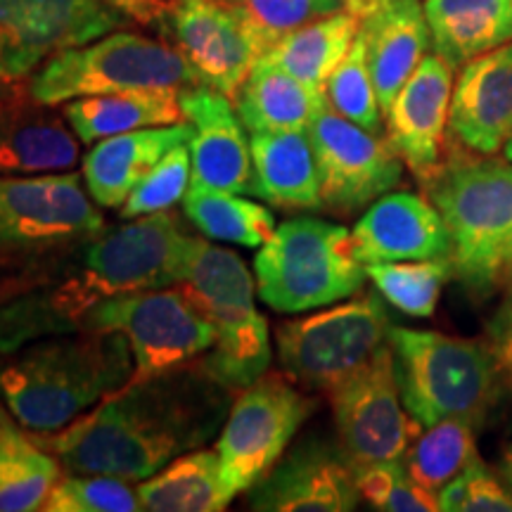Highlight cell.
I'll return each mask as SVG.
<instances>
[{
  "label": "cell",
  "instance_id": "836d02e7",
  "mask_svg": "<svg viewBox=\"0 0 512 512\" xmlns=\"http://www.w3.org/2000/svg\"><path fill=\"white\" fill-rule=\"evenodd\" d=\"M366 273L377 292L401 313L413 318H432L441 290L453 278V264L451 259L387 261L368 264Z\"/></svg>",
  "mask_w": 512,
  "mask_h": 512
},
{
  "label": "cell",
  "instance_id": "603a6c76",
  "mask_svg": "<svg viewBox=\"0 0 512 512\" xmlns=\"http://www.w3.org/2000/svg\"><path fill=\"white\" fill-rule=\"evenodd\" d=\"M361 36L382 114L432 46L420 0H363Z\"/></svg>",
  "mask_w": 512,
  "mask_h": 512
},
{
  "label": "cell",
  "instance_id": "bcb514c9",
  "mask_svg": "<svg viewBox=\"0 0 512 512\" xmlns=\"http://www.w3.org/2000/svg\"><path fill=\"white\" fill-rule=\"evenodd\" d=\"M12 91H15V88H12L8 81H3V79H0V100H5V98H8V95H10Z\"/></svg>",
  "mask_w": 512,
  "mask_h": 512
},
{
  "label": "cell",
  "instance_id": "4dcf8cb0",
  "mask_svg": "<svg viewBox=\"0 0 512 512\" xmlns=\"http://www.w3.org/2000/svg\"><path fill=\"white\" fill-rule=\"evenodd\" d=\"M62 463L46 446L3 415L0 434V512L43 510L62 477Z\"/></svg>",
  "mask_w": 512,
  "mask_h": 512
},
{
  "label": "cell",
  "instance_id": "7c38bea8",
  "mask_svg": "<svg viewBox=\"0 0 512 512\" xmlns=\"http://www.w3.org/2000/svg\"><path fill=\"white\" fill-rule=\"evenodd\" d=\"M313 411L316 399L285 373H264L242 389L216 439L221 475L230 494L238 496L259 484L285 456Z\"/></svg>",
  "mask_w": 512,
  "mask_h": 512
},
{
  "label": "cell",
  "instance_id": "ba28073f",
  "mask_svg": "<svg viewBox=\"0 0 512 512\" xmlns=\"http://www.w3.org/2000/svg\"><path fill=\"white\" fill-rule=\"evenodd\" d=\"M256 294L278 313H304L354 297L366 285L351 230L313 216L280 223L254 256Z\"/></svg>",
  "mask_w": 512,
  "mask_h": 512
},
{
  "label": "cell",
  "instance_id": "2e32d148",
  "mask_svg": "<svg viewBox=\"0 0 512 512\" xmlns=\"http://www.w3.org/2000/svg\"><path fill=\"white\" fill-rule=\"evenodd\" d=\"M166 41L181 50L204 86L230 100L264 55L240 12L221 0H183L171 17Z\"/></svg>",
  "mask_w": 512,
  "mask_h": 512
},
{
  "label": "cell",
  "instance_id": "ab89813d",
  "mask_svg": "<svg viewBox=\"0 0 512 512\" xmlns=\"http://www.w3.org/2000/svg\"><path fill=\"white\" fill-rule=\"evenodd\" d=\"M444 512H512V491L491 475L482 458H475L460 475L437 491Z\"/></svg>",
  "mask_w": 512,
  "mask_h": 512
},
{
  "label": "cell",
  "instance_id": "9c48e42d",
  "mask_svg": "<svg viewBox=\"0 0 512 512\" xmlns=\"http://www.w3.org/2000/svg\"><path fill=\"white\" fill-rule=\"evenodd\" d=\"M204 86L174 43L133 31H112L91 43L50 57L29 81V93L46 105H64L88 95L136 88Z\"/></svg>",
  "mask_w": 512,
  "mask_h": 512
},
{
  "label": "cell",
  "instance_id": "f546056e",
  "mask_svg": "<svg viewBox=\"0 0 512 512\" xmlns=\"http://www.w3.org/2000/svg\"><path fill=\"white\" fill-rule=\"evenodd\" d=\"M358 29H361V12H335L290 31L261 57L318 91H325V83L349 53Z\"/></svg>",
  "mask_w": 512,
  "mask_h": 512
},
{
  "label": "cell",
  "instance_id": "cb8c5ba5",
  "mask_svg": "<svg viewBox=\"0 0 512 512\" xmlns=\"http://www.w3.org/2000/svg\"><path fill=\"white\" fill-rule=\"evenodd\" d=\"M188 121L128 131L91 145L81 162V176L100 209H119L136 185L178 145L188 143Z\"/></svg>",
  "mask_w": 512,
  "mask_h": 512
},
{
  "label": "cell",
  "instance_id": "277c9868",
  "mask_svg": "<svg viewBox=\"0 0 512 512\" xmlns=\"http://www.w3.org/2000/svg\"><path fill=\"white\" fill-rule=\"evenodd\" d=\"M420 188L451 235L453 278L475 297H489L503 285L512 247V162L472 155L448 140L444 162Z\"/></svg>",
  "mask_w": 512,
  "mask_h": 512
},
{
  "label": "cell",
  "instance_id": "e0dca14e",
  "mask_svg": "<svg viewBox=\"0 0 512 512\" xmlns=\"http://www.w3.org/2000/svg\"><path fill=\"white\" fill-rule=\"evenodd\" d=\"M249 508L259 512H347L361 494L356 472L342 448L323 439H306L273 465L249 489Z\"/></svg>",
  "mask_w": 512,
  "mask_h": 512
},
{
  "label": "cell",
  "instance_id": "d4e9b609",
  "mask_svg": "<svg viewBox=\"0 0 512 512\" xmlns=\"http://www.w3.org/2000/svg\"><path fill=\"white\" fill-rule=\"evenodd\" d=\"M256 197L285 211L320 209L316 152L306 131L249 133Z\"/></svg>",
  "mask_w": 512,
  "mask_h": 512
},
{
  "label": "cell",
  "instance_id": "681fc988",
  "mask_svg": "<svg viewBox=\"0 0 512 512\" xmlns=\"http://www.w3.org/2000/svg\"><path fill=\"white\" fill-rule=\"evenodd\" d=\"M221 3H230V0H221Z\"/></svg>",
  "mask_w": 512,
  "mask_h": 512
},
{
  "label": "cell",
  "instance_id": "30bf717a",
  "mask_svg": "<svg viewBox=\"0 0 512 512\" xmlns=\"http://www.w3.org/2000/svg\"><path fill=\"white\" fill-rule=\"evenodd\" d=\"M389 330L392 320L373 292L285 320L275 330L280 368L302 389L328 396L389 342Z\"/></svg>",
  "mask_w": 512,
  "mask_h": 512
},
{
  "label": "cell",
  "instance_id": "8d00e7d4",
  "mask_svg": "<svg viewBox=\"0 0 512 512\" xmlns=\"http://www.w3.org/2000/svg\"><path fill=\"white\" fill-rule=\"evenodd\" d=\"M112 475H83L62 472L60 482L50 491L46 512H138L143 510L138 486Z\"/></svg>",
  "mask_w": 512,
  "mask_h": 512
},
{
  "label": "cell",
  "instance_id": "7bdbcfd3",
  "mask_svg": "<svg viewBox=\"0 0 512 512\" xmlns=\"http://www.w3.org/2000/svg\"><path fill=\"white\" fill-rule=\"evenodd\" d=\"M62 271V268H60ZM60 271L48 273V271H34V273H17V275H5L0 278V306L8 304L10 299L19 297V294L38 290V287L53 283V280L60 275Z\"/></svg>",
  "mask_w": 512,
  "mask_h": 512
},
{
  "label": "cell",
  "instance_id": "d590c367",
  "mask_svg": "<svg viewBox=\"0 0 512 512\" xmlns=\"http://www.w3.org/2000/svg\"><path fill=\"white\" fill-rule=\"evenodd\" d=\"M259 41L261 53L290 31L342 10L361 12L363 0H230Z\"/></svg>",
  "mask_w": 512,
  "mask_h": 512
},
{
  "label": "cell",
  "instance_id": "c3c4849f",
  "mask_svg": "<svg viewBox=\"0 0 512 512\" xmlns=\"http://www.w3.org/2000/svg\"><path fill=\"white\" fill-rule=\"evenodd\" d=\"M3 415H5V411H0V434H3Z\"/></svg>",
  "mask_w": 512,
  "mask_h": 512
},
{
  "label": "cell",
  "instance_id": "9a60e30c",
  "mask_svg": "<svg viewBox=\"0 0 512 512\" xmlns=\"http://www.w3.org/2000/svg\"><path fill=\"white\" fill-rule=\"evenodd\" d=\"M124 24L107 0H0V79H27L53 55Z\"/></svg>",
  "mask_w": 512,
  "mask_h": 512
},
{
  "label": "cell",
  "instance_id": "52a82bcc",
  "mask_svg": "<svg viewBox=\"0 0 512 512\" xmlns=\"http://www.w3.org/2000/svg\"><path fill=\"white\" fill-rule=\"evenodd\" d=\"M107 228L83 176H0V278L55 273Z\"/></svg>",
  "mask_w": 512,
  "mask_h": 512
},
{
  "label": "cell",
  "instance_id": "ee69618b",
  "mask_svg": "<svg viewBox=\"0 0 512 512\" xmlns=\"http://www.w3.org/2000/svg\"><path fill=\"white\" fill-rule=\"evenodd\" d=\"M501 475L505 479V484H508V489L512 491V446H508V451H505V456H503Z\"/></svg>",
  "mask_w": 512,
  "mask_h": 512
},
{
  "label": "cell",
  "instance_id": "5b68a950",
  "mask_svg": "<svg viewBox=\"0 0 512 512\" xmlns=\"http://www.w3.org/2000/svg\"><path fill=\"white\" fill-rule=\"evenodd\" d=\"M185 297L214 325L216 344L197 363L233 392L268 373L271 332L256 309V280L233 249L192 235L178 278Z\"/></svg>",
  "mask_w": 512,
  "mask_h": 512
},
{
  "label": "cell",
  "instance_id": "484cf974",
  "mask_svg": "<svg viewBox=\"0 0 512 512\" xmlns=\"http://www.w3.org/2000/svg\"><path fill=\"white\" fill-rule=\"evenodd\" d=\"M178 88H136L105 95H88L64 102L62 114L83 145L152 126L183 124Z\"/></svg>",
  "mask_w": 512,
  "mask_h": 512
},
{
  "label": "cell",
  "instance_id": "f35d334b",
  "mask_svg": "<svg viewBox=\"0 0 512 512\" xmlns=\"http://www.w3.org/2000/svg\"><path fill=\"white\" fill-rule=\"evenodd\" d=\"M192 181V164L188 143L174 150L136 185L128 200L119 207V219H140L174 209L183 200Z\"/></svg>",
  "mask_w": 512,
  "mask_h": 512
},
{
  "label": "cell",
  "instance_id": "5bb4252c",
  "mask_svg": "<svg viewBox=\"0 0 512 512\" xmlns=\"http://www.w3.org/2000/svg\"><path fill=\"white\" fill-rule=\"evenodd\" d=\"M320 176V209L351 216L392 192L403 178L401 157L387 138L344 119L330 105L309 126Z\"/></svg>",
  "mask_w": 512,
  "mask_h": 512
},
{
  "label": "cell",
  "instance_id": "7dc6e473",
  "mask_svg": "<svg viewBox=\"0 0 512 512\" xmlns=\"http://www.w3.org/2000/svg\"><path fill=\"white\" fill-rule=\"evenodd\" d=\"M503 157L508 159V162H512V136H510V140H508V143H505V147H503Z\"/></svg>",
  "mask_w": 512,
  "mask_h": 512
},
{
  "label": "cell",
  "instance_id": "d6a6232c",
  "mask_svg": "<svg viewBox=\"0 0 512 512\" xmlns=\"http://www.w3.org/2000/svg\"><path fill=\"white\" fill-rule=\"evenodd\" d=\"M477 430L475 422L460 415L434 422L406 448L403 465L415 482L437 494L479 456Z\"/></svg>",
  "mask_w": 512,
  "mask_h": 512
},
{
  "label": "cell",
  "instance_id": "1f68e13d",
  "mask_svg": "<svg viewBox=\"0 0 512 512\" xmlns=\"http://www.w3.org/2000/svg\"><path fill=\"white\" fill-rule=\"evenodd\" d=\"M183 214L197 233L214 242L261 247L275 233V214L240 192L190 183L183 197Z\"/></svg>",
  "mask_w": 512,
  "mask_h": 512
},
{
  "label": "cell",
  "instance_id": "44dd1931",
  "mask_svg": "<svg viewBox=\"0 0 512 512\" xmlns=\"http://www.w3.org/2000/svg\"><path fill=\"white\" fill-rule=\"evenodd\" d=\"M358 261L451 259V235L439 209L418 192H387L366 209L351 230Z\"/></svg>",
  "mask_w": 512,
  "mask_h": 512
},
{
  "label": "cell",
  "instance_id": "4316f807",
  "mask_svg": "<svg viewBox=\"0 0 512 512\" xmlns=\"http://www.w3.org/2000/svg\"><path fill=\"white\" fill-rule=\"evenodd\" d=\"M434 53L453 69L512 41V0H422Z\"/></svg>",
  "mask_w": 512,
  "mask_h": 512
},
{
  "label": "cell",
  "instance_id": "4fadbf2b",
  "mask_svg": "<svg viewBox=\"0 0 512 512\" xmlns=\"http://www.w3.org/2000/svg\"><path fill=\"white\" fill-rule=\"evenodd\" d=\"M337 427V446L351 467L401 460L422 425L401 401L392 344H384L361 370L328 394Z\"/></svg>",
  "mask_w": 512,
  "mask_h": 512
},
{
  "label": "cell",
  "instance_id": "3957f363",
  "mask_svg": "<svg viewBox=\"0 0 512 512\" xmlns=\"http://www.w3.org/2000/svg\"><path fill=\"white\" fill-rule=\"evenodd\" d=\"M133 375V354L121 332L74 330L38 339L0 368L8 413L27 432H60Z\"/></svg>",
  "mask_w": 512,
  "mask_h": 512
},
{
  "label": "cell",
  "instance_id": "6da1fadb",
  "mask_svg": "<svg viewBox=\"0 0 512 512\" xmlns=\"http://www.w3.org/2000/svg\"><path fill=\"white\" fill-rule=\"evenodd\" d=\"M235 392L200 363L128 380L60 432H29L64 472L143 482L219 437Z\"/></svg>",
  "mask_w": 512,
  "mask_h": 512
},
{
  "label": "cell",
  "instance_id": "f1b7e54d",
  "mask_svg": "<svg viewBox=\"0 0 512 512\" xmlns=\"http://www.w3.org/2000/svg\"><path fill=\"white\" fill-rule=\"evenodd\" d=\"M138 498L147 512H219L235 496L223 482L216 448H195L143 479Z\"/></svg>",
  "mask_w": 512,
  "mask_h": 512
},
{
  "label": "cell",
  "instance_id": "ac0fdd59",
  "mask_svg": "<svg viewBox=\"0 0 512 512\" xmlns=\"http://www.w3.org/2000/svg\"><path fill=\"white\" fill-rule=\"evenodd\" d=\"M451 95L453 67L441 55L427 53L384 112L387 143L418 183L444 162Z\"/></svg>",
  "mask_w": 512,
  "mask_h": 512
},
{
  "label": "cell",
  "instance_id": "60d3db41",
  "mask_svg": "<svg viewBox=\"0 0 512 512\" xmlns=\"http://www.w3.org/2000/svg\"><path fill=\"white\" fill-rule=\"evenodd\" d=\"M484 339L494 351L505 389L512 396V287H508V294H505L503 302L496 306L494 316L486 323Z\"/></svg>",
  "mask_w": 512,
  "mask_h": 512
},
{
  "label": "cell",
  "instance_id": "ffe728a7",
  "mask_svg": "<svg viewBox=\"0 0 512 512\" xmlns=\"http://www.w3.org/2000/svg\"><path fill=\"white\" fill-rule=\"evenodd\" d=\"M512 136V41L460 69L448 110V140L472 155H498Z\"/></svg>",
  "mask_w": 512,
  "mask_h": 512
},
{
  "label": "cell",
  "instance_id": "83f0119b",
  "mask_svg": "<svg viewBox=\"0 0 512 512\" xmlns=\"http://www.w3.org/2000/svg\"><path fill=\"white\" fill-rule=\"evenodd\" d=\"M233 102L249 133L309 131L316 114L328 105V98L325 91L259 57Z\"/></svg>",
  "mask_w": 512,
  "mask_h": 512
},
{
  "label": "cell",
  "instance_id": "e575fe53",
  "mask_svg": "<svg viewBox=\"0 0 512 512\" xmlns=\"http://www.w3.org/2000/svg\"><path fill=\"white\" fill-rule=\"evenodd\" d=\"M325 98L328 105L344 119L354 121L370 133H382V110L373 83V74L368 67L366 41L358 31L349 53L337 64L335 72L325 83Z\"/></svg>",
  "mask_w": 512,
  "mask_h": 512
},
{
  "label": "cell",
  "instance_id": "b9f144b4",
  "mask_svg": "<svg viewBox=\"0 0 512 512\" xmlns=\"http://www.w3.org/2000/svg\"><path fill=\"white\" fill-rule=\"evenodd\" d=\"M126 22L138 27L155 29L159 36H166L171 17L181 8L183 0H107Z\"/></svg>",
  "mask_w": 512,
  "mask_h": 512
},
{
  "label": "cell",
  "instance_id": "8992f818",
  "mask_svg": "<svg viewBox=\"0 0 512 512\" xmlns=\"http://www.w3.org/2000/svg\"><path fill=\"white\" fill-rule=\"evenodd\" d=\"M389 344L401 401L422 427L453 415L482 427L501 401L505 382L484 337L465 339L392 325Z\"/></svg>",
  "mask_w": 512,
  "mask_h": 512
},
{
  "label": "cell",
  "instance_id": "74e56055",
  "mask_svg": "<svg viewBox=\"0 0 512 512\" xmlns=\"http://www.w3.org/2000/svg\"><path fill=\"white\" fill-rule=\"evenodd\" d=\"M358 494L375 510L384 512H437L439 496L411 477L403 460H387L356 470Z\"/></svg>",
  "mask_w": 512,
  "mask_h": 512
},
{
  "label": "cell",
  "instance_id": "f6af8a7d",
  "mask_svg": "<svg viewBox=\"0 0 512 512\" xmlns=\"http://www.w3.org/2000/svg\"><path fill=\"white\" fill-rule=\"evenodd\" d=\"M503 287H512V247L508 252V259H505V268H503Z\"/></svg>",
  "mask_w": 512,
  "mask_h": 512
},
{
  "label": "cell",
  "instance_id": "7a4b0ae2",
  "mask_svg": "<svg viewBox=\"0 0 512 512\" xmlns=\"http://www.w3.org/2000/svg\"><path fill=\"white\" fill-rule=\"evenodd\" d=\"M190 240L174 209L107 226L69 256L53 283L0 306V356L79 330L105 299L176 285Z\"/></svg>",
  "mask_w": 512,
  "mask_h": 512
},
{
  "label": "cell",
  "instance_id": "d6986e66",
  "mask_svg": "<svg viewBox=\"0 0 512 512\" xmlns=\"http://www.w3.org/2000/svg\"><path fill=\"white\" fill-rule=\"evenodd\" d=\"M178 98L183 117L192 128L188 140L190 183L256 197L249 131L235 102L209 86L183 88Z\"/></svg>",
  "mask_w": 512,
  "mask_h": 512
},
{
  "label": "cell",
  "instance_id": "7402d4cb",
  "mask_svg": "<svg viewBox=\"0 0 512 512\" xmlns=\"http://www.w3.org/2000/svg\"><path fill=\"white\" fill-rule=\"evenodd\" d=\"M55 105L12 91L0 100V176L64 174L79 164V136Z\"/></svg>",
  "mask_w": 512,
  "mask_h": 512
},
{
  "label": "cell",
  "instance_id": "8fae6325",
  "mask_svg": "<svg viewBox=\"0 0 512 512\" xmlns=\"http://www.w3.org/2000/svg\"><path fill=\"white\" fill-rule=\"evenodd\" d=\"M79 330L121 332L131 344V380L188 366L216 344L214 325L178 285L105 299L81 318Z\"/></svg>",
  "mask_w": 512,
  "mask_h": 512
}]
</instances>
